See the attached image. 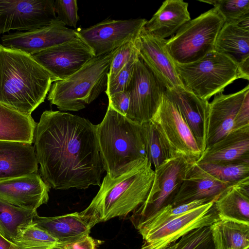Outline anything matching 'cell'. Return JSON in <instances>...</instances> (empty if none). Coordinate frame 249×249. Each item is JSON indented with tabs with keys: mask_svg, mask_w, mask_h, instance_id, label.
<instances>
[{
	"mask_svg": "<svg viewBox=\"0 0 249 249\" xmlns=\"http://www.w3.org/2000/svg\"><path fill=\"white\" fill-rule=\"evenodd\" d=\"M40 176L55 190L101 186L105 171L96 125L68 112L44 111L35 131Z\"/></svg>",
	"mask_w": 249,
	"mask_h": 249,
	"instance_id": "6da1fadb",
	"label": "cell"
},
{
	"mask_svg": "<svg viewBox=\"0 0 249 249\" xmlns=\"http://www.w3.org/2000/svg\"><path fill=\"white\" fill-rule=\"evenodd\" d=\"M54 80L31 55L0 48V103L23 114L42 103Z\"/></svg>",
	"mask_w": 249,
	"mask_h": 249,
	"instance_id": "7a4b0ae2",
	"label": "cell"
},
{
	"mask_svg": "<svg viewBox=\"0 0 249 249\" xmlns=\"http://www.w3.org/2000/svg\"><path fill=\"white\" fill-rule=\"evenodd\" d=\"M97 136L105 171L111 178L128 172L147 158L142 124L108 106Z\"/></svg>",
	"mask_w": 249,
	"mask_h": 249,
	"instance_id": "3957f363",
	"label": "cell"
},
{
	"mask_svg": "<svg viewBox=\"0 0 249 249\" xmlns=\"http://www.w3.org/2000/svg\"><path fill=\"white\" fill-rule=\"evenodd\" d=\"M154 178V170L147 159L133 169L111 178L107 174L89 206L82 212L94 224L125 216L146 200Z\"/></svg>",
	"mask_w": 249,
	"mask_h": 249,
	"instance_id": "277c9868",
	"label": "cell"
},
{
	"mask_svg": "<svg viewBox=\"0 0 249 249\" xmlns=\"http://www.w3.org/2000/svg\"><path fill=\"white\" fill-rule=\"evenodd\" d=\"M116 49L93 57L67 78L53 82L48 93L50 103L60 111H77L92 102L107 89Z\"/></svg>",
	"mask_w": 249,
	"mask_h": 249,
	"instance_id": "5b68a950",
	"label": "cell"
},
{
	"mask_svg": "<svg viewBox=\"0 0 249 249\" xmlns=\"http://www.w3.org/2000/svg\"><path fill=\"white\" fill-rule=\"evenodd\" d=\"M175 66L182 87L207 101L222 93L225 87L235 80L242 78L236 64L214 51L197 61L175 63Z\"/></svg>",
	"mask_w": 249,
	"mask_h": 249,
	"instance_id": "8992f818",
	"label": "cell"
},
{
	"mask_svg": "<svg viewBox=\"0 0 249 249\" xmlns=\"http://www.w3.org/2000/svg\"><path fill=\"white\" fill-rule=\"evenodd\" d=\"M225 21L213 8L184 24L166 39V48L177 64L197 61L214 51L216 39Z\"/></svg>",
	"mask_w": 249,
	"mask_h": 249,
	"instance_id": "52a82bcc",
	"label": "cell"
},
{
	"mask_svg": "<svg viewBox=\"0 0 249 249\" xmlns=\"http://www.w3.org/2000/svg\"><path fill=\"white\" fill-rule=\"evenodd\" d=\"M194 162L179 155L164 161L155 168L153 182L146 200L129 217L134 227L171 204Z\"/></svg>",
	"mask_w": 249,
	"mask_h": 249,
	"instance_id": "ba28073f",
	"label": "cell"
},
{
	"mask_svg": "<svg viewBox=\"0 0 249 249\" xmlns=\"http://www.w3.org/2000/svg\"><path fill=\"white\" fill-rule=\"evenodd\" d=\"M150 121L174 157L182 155L193 161L198 160L202 152L197 142L177 106L166 93Z\"/></svg>",
	"mask_w": 249,
	"mask_h": 249,
	"instance_id": "9c48e42d",
	"label": "cell"
},
{
	"mask_svg": "<svg viewBox=\"0 0 249 249\" xmlns=\"http://www.w3.org/2000/svg\"><path fill=\"white\" fill-rule=\"evenodd\" d=\"M214 201L172 217L156 228L142 234L143 244L140 249H164L190 231L210 226L219 219Z\"/></svg>",
	"mask_w": 249,
	"mask_h": 249,
	"instance_id": "30bf717a",
	"label": "cell"
},
{
	"mask_svg": "<svg viewBox=\"0 0 249 249\" xmlns=\"http://www.w3.org/2000/svg\"><path fill=\"white\" fill-rule=\"evenodd\" d=\"M127 89L130 102L126 117L139 124L151 120L166 90L140 56Z\"/></svg>",
	"mask_w": 249,
	"mask_h": 249,
	"instance_id": "8fae6325",
	"label": "cell"
},
{
	"mask_svg": "<svg viewBox=\"0 0 249 249\" xmlns=\"http://www.w3.org/2000/svg\"><path fill=\"white\" fill-rule=\"evenodd\" d=\"M53 0H0V34L47 26L58 18Z\"/></svg>",
	"mask_w": 249,
	"mask_h": 249,
	"instance_id": "7c38bea8",
	"label": "cell"
},
{
	"mask_svg": "<svg viewBox=\"0 0 249 249\" xmlns=\"http://www.w3.org/2000/svg\"><path fill=\"white\" fill-rule=\"evenodd\" d=\"M147 21L145 18L107 19L78 29L77 32L96 57L114 51L127 41L137 39Z\"/></svg>",
	"mask_w": 249,
	"mask_h": 249,
	"instance_id": "4fadbf2b",
	"label": "cell"
},
{
	"mask_svg": "<svg viewBox=\"0 0 249 249\" xmlns=\"http://www.w3.org/2000/svg\"><path fill=\"white\" fill-rule=\"evenodd\" d=\"M32 56L51 74L54 82L67 78L95 57L79 36Z\"/></svg>",
	"mask_w": 249,
	"mask_h": 249,
	"instance_id": "5bb4252c",
	"label": "cell"
},
{
	"mask_svg": "<svg viewBox=\"0 0 249 249\" xmlns=\"http://www.w3.org/2000/svg\"><path fill=\"white\" fill-rule=\"evenodd\" d=\"M78 36L77 30L67 27L58 18L40 28L15 32L3 35L4 48L33 55L46 49L71 41Z\"/></svg>",
	"mask_w": 249,
	"mask_h": 249,
	"instance_id": "9a60e30c",
	"label": "cell"
},
{
	"mask_svg": "<svg viewBox=\"0 0 249 249\" xmlns=\"http://www.w3.org/2000/svg\"><path fill=\"white\" fill-rule=\"evenodd\" d=\"M166 43V39L151 34L143 27L137 46L139 56L144 63L166 90H171L182 86Z\"/></svg>",
	"mask_w": 249,
	"mask_h": 249,
	"instance_id": "2e32d148",
	"label": "cell"
},
{
	"mask_svg": "<svg viewBox=\"0 0 249 249\" xmlns=\"http://www.w3.org/2000/svg\"><path fill=\"white\" fill-rule=\"evenodd\" d=\"M50 188L38 173L0 180V198L15 205L36 211L49 200Z\"/></svg>",
	"mask_w": 249,
	"mask_h": 249,
	"instance_id": "e0dca14e",
	"label": "cell"
},
{
	"mask_svg": "<svg viewBox=\"0 0 249 249\" xmlns=\"http://www.w3.org/2000/svg\"><path fill=\"white\" fill-rule=\"evenodd\" d=\"M165 93L177 106L202 153L206 148L209 102L182 87L166 90Z\"/></svg>",
	"mask_w": 249,
	"mask_h": 249,
	"instance_id": "ac0fdd59",
	"label": "cell"
},
{
	"mask_svg": "<svg viewBox=\"0 0 249 249\" xmlns=\"http://www.w3.org/2000/svg\"><path fill=\"white\" fill-rule=\"evenodd\" d=\"M248 91L249 85L233 93L214 95L209 103L206 148L232 130L236 114Z\"/></svg>",
	"mask_w": 249,
	"mask_h": 249,
	"instance_id": "d6986e66",
	"label": "cell"
},
{
	"mask_svg": "<svg viewBox=\"0 0 249 249\" xmlns=\"http://www.w3.org/2000/svg\"><path fill=\"white\" fill-rule=\"evenodd\" d=\"M232 183L216 178L203 170L195 161L170 204L175 207L196 200H215Z\"/></svg>",
	"mask_w": 249,
	"mask_h": 249,
	"instance_id": "ffe728a7",
	"label": "cell"
},
{
	"mask_svg": "<svg viewBox=\"0 0 249 249\" xmlns=\"http://www.w3.org/2000/svg\"><path fill=\"white\" fill-rule=\"evenodd\" d=\"M214 51L238 66L242 79H249V29L239 23H224L215 40Z\"/></svg>",
	"mask_w": 249,
	"mask_h": 249,
	"instance_id": "44dd1931",
	"label": "cell"
},
{
	"mask_svg": "<svg viewBox=\"0 0 249 249\" xmlns=\"http://www.w3.org/2000/svg\"><path fill=\"white\" fill-rule=\"evenodd\" d=\"M36 227L47 231L60 244L78 240L89 235L95 226L90 218L82 212L53 217H43L36 214L33 220Z\"/></svg>",
	"mask_w": 249,
	"mask_h": 249,
	"instance_id": "7402d4cb",
	"label": "cell"
},
{
	"mask_svg": "<svg viewBox=\"0 0 249 249\" xmlns=\"http://www.w3.org/2000/svg\"><path fill=\"white\" fill-rule=\"evenodd\" d=\"M38 164L31 143L0 141V180L37 173Z\"/></svg>",
	"mask_w": 249,
	"mask_h": 249,
	"instance_id": "603a6c76",
	"label": "cell"
},
{
	"mask_svg": "<svg viewBox=\"0 0 249 249\" xmlns=\"http://www.w3.org/2000/svg\"><path fill=\"white\" fill-rule=\"evenodd\" d=\"M249 160V125L233 129L206 148L197 164Z\"/></svg>",
	"mask_w": 249,
	"mask_h": 249,
	"instance_id": "cb8c5ba5",
	"label": "cell"
},
{
	"mask_svg": "<svg viewBox=\"0 0 249 249\" xmlns=\"http://www.w3.org/2000/svg\"><path fill=\"white\" fill-rule=\"evenodd\" d=\"M213 206L219 219L249 224V177L230 185Z\"/></svg>",
	"mask_w": 249,
	"mask_h": 249,
	"instance_id": "d4e9b609",
	"label": "cell"
},
{
	"mask_svg": "<svg viewBox=\"0 0 249 249\" xmlns=\"http://www.w3.org/2000/svg\"><path fill=\"white\" fill-rule=\"evenodd\" d=\"M188 8V3L183 0H166L144 27L151 34L165 39L191 19Z\"/></svg>",
	"mask_w": 249,
	"mask_h": 249,
	"instance_id": "484cf974",
	"label": "cell"
},
{
	"mask_svg": "<svg viewBox=\"0 0 249 249\" xmlns=\"http://www.w3.org/2000/svg\"><path fill=\"white\" fill-rule=\"evenodd\" d=\"M36 124L31 115L23 114L0 103V141L32 144Z\"/></svg>",
	"mask_w": 249,
	"mask_h": 249,
	"instance_id": "4316f807",
	"label": "cell"
},
{
	"mask_svg": "<svg viewBox=\"0 0 249 249\" xmlns=\"http://www.w3.org/2000/svg\"><path fill=\"white\" fill-rule=\"evenodd\" d=\"M209 227L215 249L249 248V224L219 218Z\"/></svg>",
	"mask_w": 249,
	"mask_h": 249,
	"instance_id": "83f0119b",
	"label": "cell"
},
{
	"mask_svg": "<svg viewBox=\"0 0 249 249\" xmlns=\"http://www.w3.org/2000/svg\"><path fill=\"white\" fill-rule=\"evenodd\" d=\"M37 212L22 208L0 198L1 233L13 242L21 231L31 224Z\"/></svg>",
	"mask_w": 249,
	"mask_h": 249,
	"instance_id": "f1b7e54d",
	"label": "cell"
},
{
	"mask_svg": "<svg viewBox=\"0 0 249 249\" xmlns=\"http://www.w3.org/2000/svg\"><path fill=\"white\" fill-rule=\"evenodd\" d=\"M142 126L147 158L156 168L174 157L151 121L142 124Z\"/></svg>",
	"mask_w": 249,
	"mask_h": 249,
	"instance_id": "f546056e",
	"label": "cell"
},
{
	"mask_svg": "<svg viewBox=\"0 0 249 249\" xmlns=\"http://www.w3.org/2000/svg\"><path fill=\"white\" fill-rule=\"evenodd\" d=\"M197 164L209 174L225 182L234 183L249 177V160Z\"/></svg>",
	"mask_w": 249,
	"mask_h": 249,
	"instance_id": "4dcf8cb0",
	"label": "cell"
},
{
	"mask_svg": "<svg viewBox=\"0 0 249 249\" xmlns=\"http://www.w3.org/2000/svg\"><path fill=\"white\" fill-rule=\"evenodd\" d=\"M13 242L19 247L45 249H52L59 243L54 237L33 223L22 229Z\"/></svg>",
	"mask_w": 249,
	"mask_h": 249,
	"instance_id": "1f68e13d",
	"label": "cell"
},
{
	"mask_svg": "<svg viewBox=\"0 0 249 249\" xmlns=\"http://www.w3.org/2000/svg\"><path fill=\"white\" fill-rule=\"evenodd\" d=\"M213 6L225 23H238L249 16V0H199Z\"/></svg>",
	"mask_w": 249,
	"mask_h": 249,
	"instance_id": "d6a6232c",
	"label": "cell"
},
{
	"mask_svg": "<svg viewBox=\"0 0 249 249\" xmlns=\"http://www.w3.org/2000/svg\"><path fill=\"white\" fill-rule=\"evenodd\" d=\"M137 39L127 41L116 49L110 64L108 82L113 79L124 66L139 53Z\"/></svg>",
	"mask_w": 249,
	"mask_h": 249,
	"instance_id": "836d02e7",
	"label": "cell"
},
{
	"mask_svg": "<svg viewBox=\"0 0 249 249\" xmlns=\"http://www.w3.org/2000/svg\"><path fill=\"white\" fill-rule=\"evenodd\" d=\"M139 57V53L135 55L124 66L113 79L107 82L105 92L108 97L116 92L127 89Z\"/></svg>",
	"mask_w": 249,
	"mask_h": 249,
	"instance_id": "e575fe53",
	"label": "cell"
},
{
	"mask_svg": "<svg viewBox=\"0 0 249 249\" xmlns=\"http://www.w3.org/2000/svg\"><path fill=\"white\" fill-rule=\"evenodd\" d=\"M58 18L66 26L75 27L79 17L76 0H56L54 3Z\"/></svg>",
	"mask_w": 249,
	"mask_h": 249,
	"instance_id": "d590c367",
	"label": "cell"
},
{
	"mask_svg": "<svg viewBox=\"0 0 249 249\" xmlns=\"http://www.w3.org/2000/svg\"><path fill=\"white\" fill-rule=\"evenodd\" d=\"M109 104L114 110L126 116L130 102V92L126 90L116 92L108 97Z\"/></svg>",
	"mask_w": 249,
	"mask_h": 249,
	"instance_id": "8d00e7d4",
	"label": "cell"
},
{
	"mask_svg": "<svg viewBox=\"0 0 249 249\" xmlns=\"http://www.w3.org/2000/svg\"><path fill=\"white\" fill-rule=\"evenodd\" d=\"M102 242V241L94 239L89 235L71 242L59 243L53 248L55 249H95Z\"/></svg>",
	"mask_w": 249,
	"mask_h": 249,
	"instance_id": "74e56055",
	"label": "cell"
},
{
	"mask_svg": "<svg viewBox=\"0 0 249 249\" xmlns=\"http://www.w3.org/2000/svg\"><path fill=\"white\" fill-rule=\"evenodd\" d=\"M249 125V91L244 98L236 114L233 129Z\"/></svg>",
	"mask_w": 249,
	"mask_h": 249,
	"instance_id": "f35d334b",
	"label": "cell"
},
{
	"mask_svg": "<svg viewBox=\"0 0 249 249\" xmlns=\"http://www.w3.org/2000/svg\"><path fill=\"white\" fill-rule=\"evenodd\" d=\"M0 249H19V247L0 232Z\"/></svg>",
	"mask_w": 249,
	"mask_h": 249,
	"instance_id": "ab89813d",
	"label": "cell"
},
{
	"mask_svg": "<svg viewBox=\"0 0 249 249\" xmlns=\"http://www.w3.org/2000/svg\"><path fill=\"white\" fill-rule=\"evenodd\" d=\"M19 249H43V248H37V247H19Z\"/></svg>",
	"mask_w": 249,
	"mask_h": 249,
	"instance_id": "60d3db41",
	"label": "cell"
},
{
	"mask_svg": "<svg viewBox=\"0 0 249 249\" xmlns=\"http://www.w3.org/2000/svg\"><path fill=\"white\" fill-rule=\"evenodd\" d=\"M1 44L0 43V47H1Z\"/></svg>",
	"mask_w": 249,
	"mask_h": 249,
	"instance_id": "b9f144b4",
	"label": "cell"
},
{
	"mask_svg": "<svg viewBox=\"0 0 249 249\" xmlns=\"http://www.w3.org/2000/svg\"><path fill=\"white\" fill-rule=\"evenodd\" d=\"M95 249H98V248H96Z\"/></svg>",
	"mask_w": 249,
	"mask_h": 249,
	"instance_id": "7bdbcfd3",
	"label": "cell"
},
{
	"mask_svg": "<svg viewBox=\"0 0 249 249\" xmlns=\"http://www.w3.org/2000/svg\"><path fill=\"white\" fill-rule=\"evenodd\" d=\"M54 249V248H53V249Z\"/></svg>",
	"mask_w": 249,
	"mask_h": 249,
	"instance_id": "ee69618b",
	"label": "cell"
},
{
	"mask_svg": "<svg viewBox=\"0 0 249 249\" xmlns=\"http://www.w3.org/2000/svg\"><path fill=\"white\" fill-rule=\"evenodd\" d=\"M249 249V248H248V249Z\"/></svg>",
	"mask_w": 249,
	"mask_h": 249,
	"instance_id": "f6af8a7d",
	"label": "cell"
},
{
	"mask_svg": "<svg viewBox=\"0 0 249 249\" xmlns=\"http://www.w3.org/2000/svg\"></svg>",
	"mask_w": 249,
	"mask_h": 249,
	"instance_id": "bcb514c9",
	"label": "cell"
}]
</instances>
